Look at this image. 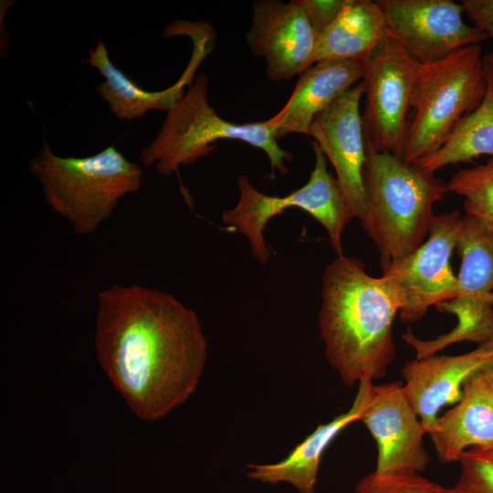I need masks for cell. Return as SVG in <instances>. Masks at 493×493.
<instances>
[{
    "label": "cell",
    "mask_w": 493,
    "mask_h": 493,
    "mask_svg": "<svg viewBox=\"0 0 493 493\" xmlns=\"http://www.w3.org/2000/svg\"><path fill=\"white\" fill-rule=\"evenodd\" d=\"M487 88L480 104L467 115L447 141L416 164L435 173L450 164L471 163L482 155L493 157V52L484 54Z\"/></svg>",
    "instance_id": "obj_21"
},
{
    "label": "cell",
    "mask_w": 493,
    "mask_h": 493,
    "mask_svg": "<svg viewBox=\"0 0 493 493\" xmlns=\"http://www.w3.org/2000/svg\"><path fill=\"white\" fill-rule=\"evenodd\" d=\"M318 35L299 0H257L246 40L251 52L265 59L273 81L288 80L314 64Z\"/></svg>",
    "instance_id": "obj_14"
},
{
    "label": "cell",
    "mask_w": 493,
    "mask_h": 493,
    "mask_svg": "<svg viewBox=\"0 0 493 493\" xmlns=\"http://www.w3.org/2000/svg\"><path fill=\"white\" fill-rule=\"evenodd\" d=\"M362 80L313 120L309 135L336 173L343 205V225L362 218L365 211L363 169L366 140L360 102Z\"/></svg>",
    "instance_id": "obj_13"
},
{
    "label": "cell",
    "mask_w": 493,
    "mask_h": 493,
    "mask_svg": "<svg viewBox=\"0 0 493 493\" xmlns=\"http://www.w3.org/2000/svg\"><path fill=\"white\" fill-rule=\"evenodd\" d=\"M365 211L361 225L376 246L383 271L427 238L434 205L448 193L435 173L366 142Z\"/></svg>",
    "instance_id": "obj_3"
},
{
    "label": "cell",
    "mask_w": 493,
    "mask_h": 493,
    "mask_svg": "<svg viewBox=\"0 0 493 493\" xmlns=\"http://www.w3.org/2000/svg\"><path fill=\"white\" fill-rule=\"evenodd\" d=\"M355 493H455L420 474L380 475L372 471L361 478Z\"/></svg>",
    "instance_id": "obj_23"
},
{
    "label": "cell",
    "mask_w": 493,
    "mask_h": 493,
    "mask_svg": "<svg viewBox=\"0 0 493 493\" xmlns=\"http://www.w3.org/2000/svg\"><path fill=\"white\" fill-rule=\"evenodd\" d=\"M446 184L448 192L464 198L466 215L493 233V157L485 163L458 170Z\"/></svg>",
    "instance_id": "obj_22"
},
{
    "label": "cell",
    "mask_w": 493,
    "mask_h": 493,
    "mask_svg": "<svg viewBox=\"0 0 493 493\" xmlns=\"http://www.w3.org/2000/svg\"><path fill=\"white\" fill-rule=\"evenodd\" d=\"M29 170L50 209L80 236L95 233L124 196L141 188L143 175L113 144L86 157H61L46 141Z\"/></svg>",
    "instance_id": "obj_4"
},
{
    "label": "cell",
    "mask_w": 493,
    "mask_h": 493,
    "mask_svg": "<svg viewBox=\"0 0 493 493\" xmlns=\"http://www.w3.org/2000/svg\"><path fill=\"white\" fill-rule=\"evenodd\" d=\"M388 37L376 1L347 0L337 18L317 38L313 62L366 61Z\"/></svg>",
    "instance_id": "obj_20"
},
{
    "label": "cell",
    "mask_w": 493,
    "mask_h": 493,
    "mask_svg": "<svg viewBox=\"0 0 493 493\" xmlns=\"http://www.w3.org/2000/svg\"><path fill=\"white\" fill-rule=\"evenodd\" d=\"M492 362L493 339L463 354H435L404 364V389L426 434L444 406L460 401L465 383Z\"/></svg>",
    "instance_id": "obj_15"
},
{
    "label": "cell",
    "mask_w": 493,
    "mask_h": 493,
    "mask_svg": "<svg viewBox=\"0 0 493 493\" xmlns=\"http://www.w3.org/2000/svg\"><path fill=\"white\" fill-rule=\"evenodd\" d=\"M419 63L389 35L364 61L362 117L366 142L377 152L403 159Z\"/></svg>",
    "instance_id": "obj_9"
},
{
    "label": "cell",
    "mask_w": 493,
    "mask_h": 493,
    "mask_svg": "<svg viewBox=\"0 0 493 493\" xmlns=\"http://www.w3.org/2000/svg\"><path fill=\"white\" fill-rule=\"evenodd\" d=\"M199 26H194V28L199 27ZM200 27H202V26H200ZM205 27H207V28H208V26H205ZM189 28H190L189 30L185 29V31L188 32V33H189V31H190L191 29H193V26H189ZM204 29H205V28H204ZM193 30H194V29H193Z\"/></svg>",
    "instance_id": "obj_27"
},
{
    "label": "cell",
    "mask_w": 493,
    "mask_h": 493,
    "mask_svg": "<svg viewBox=\"0 0 493 493\" xmlns=\"http://www.w3.org/2000/svg\"><path fill=\"white\" fill-rule=\"evenodd\" d=\"M462 216L457 211L435 215L425 241L406 257L383 272L398 291L404 322L422 319L431 306L447 301L457 292V276L450 266Z\"/></svg>",
    "instance_id": "obj_10"
},
{
    "label": "cell",
    "mask_w": 493,
    "mask_h": 493,
    "mask_svg": "<svg viewBox=\"0 0 493 493\" xmlns=\"http://www.w3.org/2000/svg\"><path fill=\"white\" fill-rule=\"evenodd\" d=\"M428 435L443 463L458 461L470 448L493 446V389L480 372L465 383L460 401Z\"/></svg>",
    "instance_id": "obj_18"
},
{
    "label": "cell",
    "mask_w": 493,
    "mask_h": 493,
    "mask_svg": "<svg viewBox=\"0 0 493 493\" xmlns=\"http://www.w3.org/2000/svg\"><path fill=\"white\" fill-rule=\"evenodd\" d=\"M236 140L263 151L273 169L287 173L292 154L277 142L267 121L234 123L221 118L209 101V79L195 77L184 94L167 111L155 138L139 154L144 167L171 175L181 166L208 156L219 140Z\"/></svg>",
    "instance_id": "obj_5"
},
{
    "label": "cell",
    "mask_w": 493,
    "mask_h": 493,
    "mask_svg": "<svg viewBox=\"0 0 493 493\" xmlns=\"http://www.w3.org/2000/svg\"><path fill=\"white\" fill-rule=\"evenodd\" d=\"M210 47L205 42H194L191 59L179 78L171 87L159 91H148L126 76L110 60L105 43L100 38L89 50L82 64L94 68L103 78L97 91L114 116L121 121L142 118L150 110L168 111L184 94L195 79V72Z\"/></svg>",
    "instance_id": "obj_17"
},
{
    "label": "cell",
    "mask_w": 493,
    "mask_h": 493,
    "mask_svg": "<svg viewBox=\"0 0 493 493\" xmlns=\"http://www.w3.org/2000/svg\"><path fill=\"white\" fill-rule=\"evenodd\" d=\"M97 300L101 368L139 418L165 417L194 393L205 366L197 315L173 295L139 284L112 286Z\"/></svg>",
    "instance_id": "obj_1"
},
{
    "label": "cell",
    "mask_w": 493,
    "mask_h": 493,
    "mask_svg": "<svg viewBox=\"0 0 493 493\" xmlns=\"http://www.w3.org/2000/svg\"><path fill=\"white\" fill-rule=\"evenodd\" d=\"M364 62L323 60L303 71L288 101L267 124L278 140L289 133L309 135L317 115L360 82Z\"/></svg>",
    "instance_id": "obj_16"
},
{
    "label": "cell",
    "mask_w": 493,
    "mask_h": 493,
    "mask_svg": "<svg viewBox=\"0 0 493 493\" xmlns=\"http://www.w3.org/2000/svg\"><path fill=\"white\" fill-rule=\"evenodd\" d=\"M456 249L461 257L456 295L435 309L454 315L457 322L435 339H418L415 350L420 357L435 355L456 342L481 344L493 339V233L465 215Z\"/></svg>",
    "instance_id": "obj_8"
},
{
    "label": "cell",
    "mask_w": 493,
    "mask_h": 493,
    "mask_svg": "<svg viewBox=\"0 0 493 493\" xmlns=\"http://www.w3.org/2000/svg\"><path fill=\"white\" fill-rule=\"evenodd\" d=\"M315 163L308 182L285 196L259 192L246 175L237 178L239 198L225 210L222 222L247 237L253 257L261 264L270 257L263 231L267 222L287 207L299 208L316 219L327 231L337 256L342 255L343 205L336 177L327 167V158L319 145L311 143Z\"/></svg>",
    "instance_id": "obj_7"
},
{
    "label": "cell",
    "mask_w": 493,
    "mask_h": 493,
    "mask_svg": "<svg viewBox=\"0 0 493 493\" xmlns=\"http://www.w3.org/2000/svg\"><path fill=\"white\" fill-rule=\"evenodd\" d=\"M388 35L415 60L425 63L463 47L481 45L488 37L463 19L461 3L451 0H377Z\"/></svg>",
    "instance_id": "obj_11"
},
{
    "label": "cell",
    "mask_w": 493,
    "mask_h": 493,
    "mask_svg": "<svg viewBox=\"0 0 493 493\" xmlns=\"http://www.w3.org/2000/svg\"><path fill=\"white\" fill-rule=\"evenodd\" d=\"M481 45L419 63L403 160L414 164L436 152L482 101L487 81Z\"/></svg>",
    "instance_id": "obj_6"
},
{
    "label": "cell",
    "mask_w": 493,
    "mask_h": 493,
    "mask_svg": "<svg viewBox=\"0 0 493 493\" xmlns=\"http://www.w3.org/2000/svg\"><path fill=\"white\" fill-rule=\"evenodd\" d=\"M480 374L488 383V384L493 389V362L488 365L484 370L480 372Z\"/></svg>",
    "instance_id": "obj_26"
},
{
    "label": "cell",
    "mask_w": 493,
    "mask_h": 493,
    "mask_svg": "<svg viewBox=\"0 0 493 493\" xmlns=\"http://www.w3.org/2000/svg\"><path fill=\"white\" fill-rule=\"evenodd\" d=\"M401 307L393 285L383 275H369L360 259L342 254L326 266L319 330L325 357L346 385L386 374L395 355L393 326Z\"/></svg>",
    "instance_id": "obj_2"
},
{
    "label": "cell",
    "mask_w": 493,
    "mask_h": 493,
    "mask_svg": "<svg viewBox=\"0 0 493 493\" xmlns=\"http://www.w3.org/2000/svg\"><path fill=\"white\" fill-rule=\"evenodd\" d=\"M461 5L473 26L493 42V0H463Z\"/></svg>",
    "instance_id": "obj_25"
},
{
    "label": "cell",
    "mask_w": 493,
    "mask_h": 493,
    "mask_svg": "<svg viewBox=\"0 0 493 493\" xmlns=\"http://www.w3.org/2000/svg\"><path fill=\"white\" fill-rule=\"evenodd\" d=\"M359 421L376 442L375 473L419 474L425 469L430 461L423 442L426 432L403 383L369 382Z\"/></svg>",
    "instance_id": "obj_12"
},
{
    "label": "cell",
    "mask_w": 493,
    "mask_h": 493,
    "mask_svg": "<svg viewBox=\"0 0 493 493\" xmlns=\"http://www.w3.org/2000/svg\"><path fill=\"white\" fill-rule=\"evenodd\" d=\"M319 36L339 16L347 0H299Z\"/></svg>",
    "instance_id": "obj_24"
},
{
    "label": "cell",
    "mask_w": 493,
    "mask_h": 493,
    "mask_svg": "<svg viewBox=\"0 0 493 493\" xmlns=\"http://www.w3.org/2000/svg\"><path fill=\"white\" fill-rule=\"evenodd\" d=\"M369 380L358 383L350 409L326 424L319 425L282 460L276 463H252L246 467V477L264 484L287 483L299 493H315L321 457L337 435L359 421Z\"/></svg>",
    "instance_id": "obj_19"
}]
</instances>
